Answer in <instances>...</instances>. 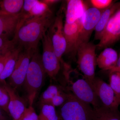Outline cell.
Segmentation results:
<instances>
[{
	"label": "cell",
	"mask_w": 120,
	"mask_h": 120,
	"mask_svg": "<svg viewBox=\"0 0 120 120\" xmlns=\"http://www.w3.org/2000/svg\"><path fill=\"white\" fill-rule=\"evenodd\" d=\"M63 8L60 9L48 30L50 37L56 56L61 63L62 57L67 49V43L64 32Z\"/></svg>",
	"instance_id": "cell-6"
},
{
	"label": "cell",
	"mask_w": 120,
	"mask_h": 120,
	"mask_svg": "<svg viewBox=\"0 0 120 120\" xmlns=\"http://www.w3.org/2000/svg\"><path fill=\"white\" fill-rule=\"evenodd\" d=\"M20 120H39L33 106H29L26 108L22 114Z\"/></svg>",
	"instance_id": "cell-27"
},
{
	"label": "cell",
	"mask_w": 120,
	"mask_h": 120,
	"mask_svg": "<svg viewBox=\"0 0 120 120\" xmlns=\"http://www.w3.org/2000/svg\"><path fill=\"white\" fill-rule=\"evenodd\" d=\"M118 58L116 50L110 47H106L97 58V65L101 69L110 71L116 67Z\"/></svg>",
	"instance_id": "cell-16"
},
{
	"label": "cell",
	"mask_w": 120,
	"mask_h": 120,
	"mask_svg": "<svg viewBox=\"0 0 120 120\" xmlns=\"http://www.w3.org/2000/svg\"><path fill=\"white\" fill-rule=\"evenodd\" d=\"M41 106V112L38 116L39 120H58L55 107L48 104Z\"/></svg>",
	"instance_id": "cell-21"
},
{
	"label": "cell",
	"mask_w": 120,
	"mask_h": 120,
	"mask_svg": "<svg viewBox=\"0 0 120 120\" xmlns=\"http://www.w3.org/2000/svg\"><path fill=\"white\" fill-rule=\"evenodd\" d=\"M4 82L0 85V107L9 114L8 107L9 97L4 86Z\"/></svg>",
	"instance_id": "cell-24"
},
{
	"label": "cell",
	"mask_w": 120,
	"mask_h": 120,
	"mask_svg": "<svg viewBox=\"0 0 120 120\" xmlns=\"http://www.w3.org/2000/svg\"><path fill=\"white\" fill-rule=\"evenodd\" d=\"M80 23V20L73 23L64 24V32L67 43L65 54L71 56L76 54Z\"/></svg>",
	"instance_id": "cell-12"
},
{
	"label": "cell",
	"mask_w": 120,
	"mask_h": 120,
	"mask_svg": "<svg viewBox=\"0 0 120 120\" xmlns=\"http://www.w3.org/2000/svg\"><path fill=\"white\" fill-rule=\"evenodd\" d=\"M62 90L55 85H50L43 92L40 98L41 105L44 104L50 105L52 99Z\"/></svg>",
	"instance_id": "cell-23"
},
{
	"label": "cell",
	"mask_w": 120,
	"mask_h": 120,
	"mask_svg": "<svg viewBox=\"0 0 120 120\" xmlns=\"http://www.w3.org/2000/svg\"><path fill=\"white\" fill-rule=\"evenodd\" d=\"M90 2L92 7L101 10L107 8L113 3L112 0H91Z\"/></svg>",
	"instance_id": "cell-28"
},
{
	"label": "cell",
	"mask_w": 120,
	"mask_h": 120,
	"mask_svg": "<svg viewBox=\"0 0 120 120\" xmlns=\"http://www.w3.org/2000/svg\"><path fill=\"white\" fill-rule=\"evenodd\" d=\"M94 109L92 120H120L118 109H111L102 105L99 107L94 108Z\"/></svg>",
	"instance_id": "cell-19"
},
{
	"label": "cell",
	"mask_w": 120,
	"mask_h": 120,
	"mask_svg": "<svg viewBox=\"0 0 120 120\" xmlns=\"http://www.w3.org/2000/svg\"><path fill=\"white\" fill-rule=\"evenodd\" d=\"M52 11L30 18L16 31L12 39L22 50H38L39 42L53 22Z\"/></svg>",
	"instance_id": "cell-1"
},
{
	"label": "cell",
	"mask_w": 120,
	"mask_h": 120,
	"mask_svg": "<svg viewBox=\"0 0 120 120\" xmlns=\"http://www.w3.org/2000/svg\"><path fill=\"white\" fill-rule=\"evenodd\" d=\"M22 50L20 47L16 46L10 51L4 70L0 76V83L5 82L6 79L11 76L14 71L20 53Z\"/></svg>",
	"instance_id": "cell-18"
},
{
	"label": "cell",
	"mask_w": 120,
	"mask_h": 120,
	"mask_svg": "<svg viewBox=\"0 0 120 120\" xmlns=\"http://www.w3.org/2000/svg\"><path fill=\"white\" fill-rule=\"evenodd\" d=\"M103 11L93 7H88L86 9L80 19L78 45L89 42Z\"/></svg>",
	"instance_id": "cell-8"
},
{
	"label": "cell",
	"mask_w": 120,
	"mask_h": 120,
	"mask_svg": "<svg viewBox=\"0 0 120 120\" xmlns=\"http://www.w3.org/2000/svg\"><path fill=\"white\" fill-rule=\"evenodd\" d=\"M66 70L64 75L68 85L69 90L72 94L84 103L91 105L94 108L99 107L101 105L98 97H97L92 86L86 79L83 75L78 74L75 71V75L72 76L69 71V66L64 65Z\"/></svg>",
	"instance_id": "cell-3"
},
{
	"label": "cell",
	"mask_w": 120,
	"mask_h": 120,
	"mask_svg": "<svg viewBox=\"0 0 120 120\" xmlns=\"http://www.w3.org/2000/svg\"><path fill=\"white\" fill-rule=\"evenodd\" d=\"M20 13L19 14H4L0 15V37L9 38L14 37L19 22Z\"/></svg>",
	"instance_id": "cell-15"
},
{
	"label": "cell",
	"mask_w": 120,
	"mask_h": 120,
	"mask_svg": "<svg viewBox=\"0 0 120 120\" xmlns=\"http://www.w3.org/2000/svg\"><path fill=\"white\" fill-rule=\"evenodd\" d=\"M10 51L4 55L0 56V76L4 70L5 65L8 57Z\"/></svg>",
	"instance_id": "cell-29"
},
{
	"label": "cell",
	"mask_w": 120,
	"mask_h": 120,
	"mask_svg": "<svg viewBox=\"0 0 120 120\" xmlns=\"http://www.w3.org/2000/svg\"><path fill=\"white\" fill-rule=\"evenodd\" d=\"M24 2L23 0L1 1L0 10L8 14H19L22 11Z\"/></svg>",
	"instance_id": "cell-20"
},
{
	"label": "cell",
	"mask_w": 120,
	"mask_h": 120,
	"mask_svg": "<svg viewBox=\"0 0 120 120\" xmlns=\"http://www.w3.org/2000/svg\"><path fill=\"white\" fill-rule=\"evenodd\" d=\"M94 109L69 93L68 99L57 113L58 120H92Z\"/></svg>",
	"instance_id": "cell-4"
},
{
	"label": "cell",
	"mask_w": 120,
	"mask_h": 120,
	"mask_svg": "<svg viewBox=\"0 0 120 120\" xmlns=\"http://www.w3.org/2000/svg\"><path fill=\"white\" fill-rule=\"evenodd\" d=\"M67 2L65 23H72L80 20L88 8L86 2L81 0H69Z\"/></svg>",
	"instance_id": "cell-14"
},
{
	"label": "cell",
	"mask_w": 120,
	"mask_h": 120,
	"mask_svg": "<svg viewBox=\"0 0 120 120\" xmlns=\"http://www.w3.org/2000/svg\"></svg>",
	"instance_id": "cell-34"
},
{
	"label": "cell",
	"mask_w": 120,
	"mask_h": 120,
	"mask_svg": "<svg viewBox=\"0 0 120 120\" xmlns=\"http://www.w3.org/2000/svg\"><path fill=\"white\" fill-rule=\"evenodd\" d=\"M120 5V2L113 3L102 11L98 22L95 28V40H100L110 17Z\"/></svg>",
	"instance_id": "cell-17"
},
{
	"label": "cell",
	"mask_w": 120,
	"mask_h": 120,
	"mask_svg": "<svg viewBox=\"0 0 120 120\" xmlns=\"http://www.w3.org/2000/svg\"><path fill=\"white\" fill-rule=\"evenodd\" d=\"M68 94L61 90L52 99L50 105L54 107L61 106L67 101Z\"/></svg>",
	"instance_id": "cell-26"
},
{
	"label": "cell",
	"mask_w": 120,
	"mask_h": 120,
	"mask_svg": "<svg viewBox=\"0 0 120 120\" xmlns=\"http://www.w3.org/2000/svg\"><path fill=\"white\" fill-rule=\"evenodd\" d=\"M96 48V45L89 42L78 45L76 50L78 67L91 86L95 77Z\"/></svg>",
	"instance_id": "cell-5"
},
{
	"label": "cell",
	"mask_w": 120,
	"mask_h": 120,
	"mask_svg": "<svg viewBox=\"0 0 120 120\" xmlns=\"http://www.w3.org/2000/svg\"><path fill=\"white\" fill-rule=\"evenodd\" d=\"M7 14H8V13H6V12H4L3 11L0 10V15Z\"/></svg>",
	"instance_id": "cell-32"
},
{
	"label": "cell",
	"mask_w": 120,
	"mask_h": 120,
	"mask_svg": "<svg viewBox=\"0 0 120 120\" xmlns=\"http://www.w3.org/2000/svg\"><path fill=\"white\" fill-rule=\"evenodd\" d=\"M46 74L41 56L37 50L31 59L23 84L27 94L29 106H32L43 84Z\"/></svg>",
	"instance_id": "cell-2"
},
{
	"label": "cell",
	"mask_w": 120,
	"mask_h": 120,
	"mask_svg": "<svg viewBox=\"0 0 120 120\" xmlns=\"http://www.w3.org/2000/svg\"><path fill=\"white\" fill-rule=\"evenodd\" d=\"M16 46L12 39L0 37V56L4 55Z\"/></svg>",
	"instance_id": "cell-25"
},
{
	"label": "cell",
	"mask_w": 120,
	"mask_h": 120,
	"mask_svg": "<svg viewBox=\"0 0 120 120\" xmlns=\"http://www.w3.org/2000/svg\"><path fill=\"white\" fill-rule=\"evenodd\" d=\"M120 39V5L110 17L97 48L105 49Z\"/></svg>",
	"instance_id": "cell-10"
},
{
	"label": "cell",
	"mask_w": 120,
	"mask_h": 120,
	"mask_svg": "<svg viewBox=\"0 0 120 120\" xmlns=\"http://www.w3.org/2000/svg\"><path fill=\"white\" fill-rule=\"evenodd\" d=\"M35 52L22 50L20 53L13 72L9 78V85L15 90L24 82L31 59Z\"/></svg>",
	"instance_id": "cell-9"
},
{
	"label": "cell",
	"mask_w": 120,
	"mask_h": 120,
	"mask_svg": "<svg viewBox=\"0 0 120 120\" xmlns=\"http://www.w3.org/2000/svg\"><path fill=\"white\" fill-rule=\"evenodd\" d=\"M41 41L43 48L41 59L43 67L46 74L50 78L54 79L60 71L61 62L56 56L48 30Z\"/></svg>",
	"instance_id": "cell-7"
},
{
	"label": "cell",
	"mask_w": 120,
	"mask_h": 120,
	"mask_svg": "<svg viewBox=\"0 0 120 120\" xmlns=\"http://www.w3.org/2000/svg\"><path fill=\"white\" fill-rule=\"evenodd\" d=\"M1 2V1L0 0V7Z\"/></svg>",
	"instance_id": "cell-33"
},
{
	"label": "cell",
	"mask_w": 120,
	"mask_h": 120,
	"mask_svg": "<svg viewBox=\"0 0 120 120\" xmlns=\"http://www.w3.org/2000/svg\"><path fill=\"white\" fill-rule=\"evenodd\" d=\"M112 70H116L120 71V56H119L116 67Z\"/></svg>",
	"instance_id": "cell-31"
},
{
	"label": "cell",
	"mask_w": 120,
	"mask_h": 120,
	"mask_svg": "<svg viewBox=\"0 0 120 120\" xmlns=\"http://www.w3.org/2000/svg\"><path fill=\"white\" fill-rule=\"evenodd\" d=\"M8 114L0 107V120H8Z\"/></svg>",
	"instance_id": "cell-30"
},
{
	"label": "cell",
	"mask_w": 120,
	"mask_h": 120,
	"mask_svg": "<svg viewBox=\"0 0 120 120\" xmlns=\"http://www.w3.org/2000/svg\"><path fill=\"white\" fill-rule=\"evenodd\" d=\"M109 71V85L120 105V71L116 70Z\"/></svg>",
	"instance_id": "cell-22"
},
{
	"label": "cell",
	"mask_w": 120,
	"mask_h": 120,
	"mask_svg": "<svg viewBox=\"0 0 120 120\" xmlns=\"http://www.w3.org/2000/svg\"><path fill=\"white\" fill-rule=\"evenodd\" d=\"M4 84L9 97V114L11 116L13 120H20L22 114L27 108L25 102L23 99L17 94L15 90L5 82Z\"/></svg>",
	"instance_id": "cell-13"
},
{
	"label": "cell",
	"mask_w": 120,
	"mask_h": 120,
	"mask_svg": "<svg viewBox=\"0 0 120 120\" xmlns=\"http://www.w3.org/2000/svg\"></svg>",
	"instance_id": "cell-35"
},
{
	"label": "cell",
	"mask_w": 120,
	"mask_h": 120,
	"mask_svg": "<svg viewBox=\"0 0 120 120\" xmlns=\"http://www.w3.org/2000/svg\"><path fill=\"white\" fill-rule=\"evenodd\" d=\"M92 86L103 106L111 109H118L120 104L109 84L95 77L92 82Z\"/></svg>",
	"instance_id": "cell-11"
}]
</instances>
